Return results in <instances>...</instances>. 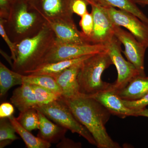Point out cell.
Returning <instances> with one entry per match:
<instances>
[{"label":"cell","mask_w":148,"mask_h":148,"mask_svg":"<svg viewBox=\"0 0 148 148\" xmlns=\"http://www.w3.org/2000/svg\"><path fill=\"white\" fill-rule=\"evenodd\" d=\"M16 119L24 128L30 132L39 129V119L38 111L36 108L30 109L20 112Z\"/></svg>","instance_id":"cb8c5ba5"},{"label":"cell","mask_w":148,"mask_h":148,"mask_svg":"<svg viewBox=\"0 0 148 148\" xmlns=\"http://www.w3.org/2000/svg\"><path fill=\"white\" fill-rule=\"evenodd\" d=\"M115 25V24H114ZM114 36L125 47L123 51L127 61L133 64L140 73V75L145 76V56L146 48L130 33L114 25Z\"/></svg>","instance_id":"9c48e42d"},{"label":"cell","mask_w":148,"mask_h":148,"mask_svg":"<svg viewBox=\"0 0 148 148\" xmlns=\"http://www.w3.org/2000/svg\"><path fill=\"white\" fill-rule=\"evenodd\" d=\"M32 1V0H30V1Z\"/></svg>","instance_id":"74e56055"},{"label":"cell","mask_w":148,"mask_h":148,"mask_svg":"<svg viewBox=\"0 0 148 148\" xmlns=\"http://www.w3.org/2000/svg\"><path fill=\"white\" fill-rule=\"evenodd\" d=\"M10 101L20 112L36 108L38 106L32 85L26 82H23L19 87L14 89Z\"/></svg>","instance_id":"2e32d148"},{"label":"cell","mask_w":148,"mask_h":148,"mask_svg":"<svg viewBox=\"0 0 148 148\" xmlns=\"http://www.w3.org/2000/svg\"><path fill=\"white\" fill-rule=\"evenodd\" d=\"M88 3V5H98V4L97 3L95 0H85Z\"/></svg>","instance_id":"8d00e7d4"},{"label":"cell","mask_w":148,"mask_h":148,"mask_svg":"<svg viewBox=\"0 0 148 148\" xmlns=\"http://www.w3.org/2000/svg\"><path fill=\"white\" fill-rule=\"evenodd\" d=\"M22 74L11 71L0 62V96L3 97L11 88L23 83Z\"/></svg>","instance_id":"d6986e66"},{"label":"cell","mask_w":148,"mask_h":148,"mask_svg":"<svg viewBox=\"0 0 148 148\" xmlns=\"http://www.w3.org/2000/svg\"><path fill=\"white\" fill-rule=\"evenodd\" d=\"M90 55H91L41 65L33 70L25 72L24 75H47L55 79L56 77L66 69L82 62Z\"/></svg>","instance_id":"ac0fdd59"},{"label":"cell","mask_w":148,"mask_h":148,"mask_svg":"<svg viewBox=\"0 0 148 148\" xmlns=\"http://www.w3.org/2000/svg\"><path fill=\"white\" fill-rule=\"evenodd\" d=\"M105 7L115 25L126 28L138 41L148 48L147 24L128 12L112 6Z\"/></svg>","instance_id":"ba28073f"},{"label":"cell","mask_w":148,"mask_h":148,"mask_svg":"<svg viewBox=\"0 0 148 148\" xmlns=\"http://www.w3.org/2000/svg\"><path fill=\"white\" fill-rule=\"evenodd\" d=\"M82 61L66 69L55 78L63 98H74L82 95L80 92L77 81L78 74Z\"/></svg>","instance_id":"5bb4252c"},{"label":"cell","mask_w":148,"mask_h":148,"mask_svg":"<svg viewBox=\"0 0 148 148\" xmlns=\"http://www.w3.org/2000/svg\"><path fill=\"white\" fill-rule=\"evenodd\" d=\"M55 39V34L45 22L36 34L15 43L13 71L24 75L37 68Z\"/></svg>","instance_id":"7a4b0ae2"},{"label":"cell","mask_w":148,"mask_h":148,"mask_svg":"<svg viewBox=\"0 0 148 148\" xmlns=\"http://www.w3.org/2000/svg\"><path fill=\"white\" fill-rule=\"evenodd\" d=\"M37 110L39 119L38 138L51 144L58 143L65 138L68 130L58 124H54L44 114Z\"/></svg>","instance_id":"9a60e30c"},{"label":"cell","mask_w":148,"mask_h":148,"mask_svg":"<svg viewBox=\"0 0 148 148\" xmlns=\"http://www.w3.org/2000/svg\"><path fill=\"white\" fill-rule=\"evenodd\" d=\"M12 124L18 134L28 148H49L51 146V143L35 137L30 131L24 128L17 121L16 118L12 116L8 118Z\"/></svg>","instance_id":"ffe728a7"},{"label":"cell","mask_w":148,"mask_h":148,"mask_svg":"<svg viewBox=\"0 0 148 148\" xmlns=\"http://www.w3.org/2000/svg\"><path fill=\"white\" fill-rule=\"evenodd\" d=\"M10 10L9 0H0V18L6 21L9 16Z\"/></svg>","instance_id":"4dcf8cb0"},{"label":"cell","mask_w":148,"mask_h":148,"mask_svg":"<svg viewBox=\"0 0 148 148\" xmlns=\"http://www.w3.org/2000/svg\"><path fill=\"white\" fill-rule=\"evenodd\" d=\"M116 91L119 96L123 100L134 101L141 99L148 92V77L138 76L125 87Z\"/></svg>","instance_id":"e0dca14e"},{"label":"cell","mask_w":148,"mask_h":148,"mask_svg":"<svg viewBox=\"0 0 148 148\" xmlns=\"http://www.w3.org/2000/svg\"><path fill=\"white\" fill-rule=\"evenodd\" d=\"M36 109L56 124L73 133H77L91 145L97 146L95 139L87 128L77 119L69 107L61 100L38 106Z\"/></svg>","instance_id":"5b68a950"},{"label":"cell","mask_w":148,"mask_h":148,"mask_svg":"<svg viewBox=\"0 0 148 148\" xmlns=\"http://www.w3.org/2000/svg\"><path fill=\"white\" fill-rule=\"evenodd\" d=\"M71 110L74 116L87 128L95 139L97 147L119 148L118 143L109 136L106 125L111 114L99 102L87 95L60 99Z\"/></svg>","instance_id":"6da1fadb"},{"label":"cell","mask_w":148,"mask_h":148,"mask_svg":"<svg viewBox=\"0 0 148 148\" xmlns=\"http://www.w3.org/2000/svg\"><path fill=\"white\" fill-rule=\"evenodd\" d=\"M14 109L12 104L3 103L0 106V118H8L13 115Z\"/></svg>","instance_id":"f546056e"},{"label":"cell","mask_w":148,"mask_h":148,"mask_svg":"<svg viewBox=\"0 0 148 148\" xmlns=\"http://www.w3.org/2000/svg\"><path fill=\"white\" fill-rule=\"evenodd\" d=\"M123 100V102L127 108L137 111L145 108L148 105V92L144 97L139 100L134 101Z\"/></svg>","instance_id":"83f0119b"},{"label":"cell","mask_w":148,"mask_h":148,"mask_svg":"<svg viewBox=\"0 0 148 148\" xmlns=\"http://www.w3.org/2000/svg\"><path fill=\"white\" fill-rule=\"evenodd\" d=\"M121 44L114 36L106 45L108 53L117 71V79L114 83L112 84L113 88L116 90L123 88L131 80L140 75L135 66L123 58L121 53Z\"/></svg>","instance_id":"52a82bcc"},{"label":"cell","mask_w":148,"mask_h":148,"mask_svg":"<svg viewBox=\"0 0 148 148\" xmlns=\"http://www.w3.org/2000/svg\"><path fill=\"white\" fill-rule=\"evenodd\" d=\"M72 0H32L31 7L43 17L51 20L72 21Z\"/></svg>","instance_id":"8fae6325"},{"label":"cell","mask_w":148,"mask_h":148,"mask_svg":"<svg viewBox=\"0 0 148 148\" xmlns=\"http://www.w3.org/2000/svg\"><path fill=\"white\" fill-rule=\"evenodd\" d=\"M42 17L53 31L58 41L72 44H91L82 32L79 31L73 20H51Z\"/></svg>","instance_id":"7c38bea8"},{"label":"cell","mask_w":148,"mask_h":148,"mask_svg":"<svg viewBox=\"0 0 148 148\" xmlns=\"http://www.w3.org/2000/svg\"><path fill=\"white\" fill-rule=\"evenodd\" d=\"M1 53L4 56V57L6 59L7 61L9 63V64H10L11 66L12 67L13 66V63H12V58L11 56L9 57L2 50H1Z\"/></svg>","instance_id":"836d02e7"},{"label":"cell","mask_w":148,"mask_h":148,"mask_svg":"<svg viewBox=\"0 0 148 148\" xmlns=\"http://www.w3.org/2000/svg\"><path fill=\"white\" fill-rule=\"evenodd\" d=\"M136 115L137 116H144L148 118V109L145 108L143 110L137 111L136 112Z\"/></svg>","instance_id":"d6a6232c"},{"label":"cell","mask_w":148,"mask_h":148,"mask_svg":"<svg viewBox=\"0 0 148 148\" xmlns=\"http://www.w3.org/2000/svg\"><path fill=\"white\" fill-rule=\"evenodd\" d=\"M45 21L37 11L32 8L29 1L21 2L10 6L9 16L5 23L9 32L18 42L25 38L36 34Z\"/></svg>","instance_id":"277c9868"},{"label":"cell","mask_w":148,"mask_h":148,"mask_svg":"<svg viewBox=\"0 0 148 148\" xmlns=\"http://www.w3.org/2000/svg\"><path fill=\"white\" fill-rule=\"evenodd\" d=\"M91 6L93 27L90 42L93 44L106 45L114 36V24L109 16L106 7L99 5Z\"/></svg>","instance_id":"30bf717a"},{"label":"cell","mask_w":148,"mask_h":148,"mask_svg":"<svg viewBox=\"0 0 148 148\" xmlns=\"http://www.w3.org/2000/svg\"><path fill=\"white\" fill-rule=\"evenodd\" d=\"M88 96L99 102L109 111L111 114L123 119L127 116H137V111L125 106L122 99L118 95L116 90L113 88L112 84L108 89Z\"/></svg>","instance_id":"4fadbf2b"},{"label":"cell","mask_w":148,"mask_h":148,"mask_svg":"<svg viewBox=\"0 0 148 148\" xmlns=\"http://www.w3.org/2000/svg\"><path fill=\"white\" fill-rule=\"evenodd\" d=\"M34 92L38 106L60 100L61 95L36 85L31 84Z\"/></svg>","instance_id":"d4e9b609"},{"label":"cell","mask_w":148,"mask_h":148,"mask_svg":"<svg viewBox=\"0 0 148 148\" xmlns=\"http://www.w3.org/2000/svg\"><path fill=\"white\" fill-rule=\"evenodd\" d=\"M107 51V47L105 45L72 44L60 42L55 39L38 67L45 64L74 59Z\"/></svg>","instance_id":"8992f818"},{"label":"cell","mask_w":148,"mask_h":148,"mask_svg":"<svg viewBox=\"0 0 148 148\" xmlns=\"http://www.w3.org/2000/svg\"><path fill=\"white\" fill-rule=\"evenodd\" d=\"M15 128L8 118L1 119L0 120V148L10 145L13 141L19 139L15 133Z\"/></svg>","instance_id":"603a6c76"},{"label":"cell","mask_w":148,"mask_h":148,"mask_svg":"<svg viewBox=\"0 0 148 148\" xmlns=\"http://www.w3.org/2000/svg\"><path fill=\"white\" fill-rule=\"evenodd\" d=\"M88 3L85 0H72L71 9L73 13L81 17L88 12Z\"/></svg>","instance_id":"f1b7e54d"},{"label":"cell","mask_w":148,"mask_h":148,"mask_svg":"<svg viewBox=\"0 0 148 148\" xmlns=\"http://www.w3.org/2000/svg\"><path fill=\"white\" fill-rule=\"evenodd\" d=\"M135 4L142 5H148V0H131Z\"/></svg>","instance_id":"e575fe53"},{"label":"cell","mask_w":148,"mask_h":148,"mask_svg":"<svg viewBox=\"0 0 148 148\" xmlns=\"http://www.w3.org/2000/svg\"><path fill=\"white\" fill-rule=\"evenodd\" d=\"M23 82L36 85L62 96V92L54 78L43 75H23Z\"/></svg>","instance_id":"7402d4cb"},{"label":"cell","mask_w":148,"mask_h":148,"mask_svg":"<svg viewBox=\"0 0 148 148\" xmlns=\"http://www.w3.org/2000/svg\"><path fill=\"white\" fill-rule=\"evenodd\" d=\"M112 64L107 51L92 54L84 60L77 75L81 93L89 96L110 87L112 84L103 82L102 75Z\"/></svg>","instance_id":"3957f363"},{"label":"cell","mask_w":148,"mask_h":148,"mask_svg":"<svg viewBox=\"0 0 148 148\" xmlns=\"http://www.w3.org/2000/svg\"><path fill=\"white\" fill-rule=\"evenodd\" d=\"M30 0H9L10 6L16 3L21 2L29 1Z\"/></svg>","instance_id":"d590c367"},{"label":"cell","mask_w":148,"mask_h":148,"mask_svg":"<svg viewBox=\"0 0 148 148\" xmlns=\"http://www.w3.org/2000/svg\"><path fill=\"white\" fill-rule=\"evenodd\" d=\"M5 20H4L2 18H0V35L2 37L3 39L6 43L11 53V57L13 60V62L15 60V51H16V43L15 42L12 41L8 35L6 31L5 30Z\"/></svg>","instance_id":"4316f807"},{"label":"cell","mask_w":148,"mask_h":148,"mask_svg":"<svg viewBox=\"0 0 148 148\" xmlns=\"http://www.w3.org/2000/svg\"><path fill=\"white\" fill-rule=\"evenodd\" d=\"M56 147L60 148H79L82 147L81 143H76L70 139L64 138L58 142Z\"/></svg>","instance_id":"1f68e13d"},{"label":"cell","mask_w":148,"mask_h":148,"mask_svg":"<svg viewBox=\"0 0 148 148\" xmlns=\"http://www.w3.org/2000/svg\"><path fill=\"white\" fill-rule=\"evenodd\" d=\"M79 25L82 33L90 41L93 27V17L91 13H88V12L83 16H81Z\"/></svg>","instance_id":"484cf974"},{"label":"cell","mask_w":148,"mask_h":148,"mask_svg":"<svg viewBox=\"0 0 148 148\" xmlns=\"http://www.w3.org/2000/svg\"><path fill=\"white\" fill-rule=\"evenodd\" d=\"M99 5L112 6L128 12L148 25V17L131 0H95Z\"/></svg>","instance_id":"44dd1931"}]
</instances>
